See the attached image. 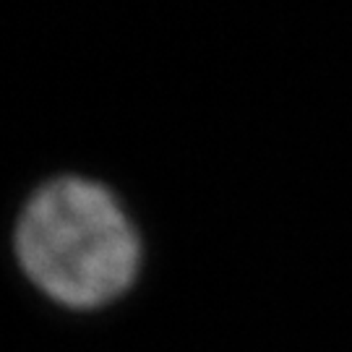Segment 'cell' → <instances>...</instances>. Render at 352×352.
I'll return each instance as SVG.
<instances>
[{
  "instance_id": "obj_1",
  "label": "cell",
  "mask_w": 352,
  "mask_h": 352,
  "mask_svg": "<svg viewBox=\"0 0 352 352\" xmlns=\"http://www.w3.org/2000/svg\"><path fill=\"white\" fill-rule=\"evenodd\" d=\"M26 274L55 300L91 308L113 300L139 269V238L110 190L81 177L39 188L16 227Z\"/></svg>"
}]
</instances>
